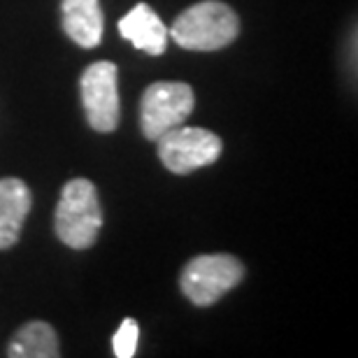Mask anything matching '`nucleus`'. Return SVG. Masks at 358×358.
<instances>
[{
  "label": "nucleus",
  "mask_w": 358,
  "mask_h": 358,
  "mask_svg": "<svg viewBox=\"0 0 358 358\" xmlns=\"http://www.w3.org/2000/svg\"><path fill=\"white\" fill-rule=\"evenodd\" d=\"M240 21L226 3L205 0L189 7L175 19L170 35L179 47L191 52H214L238 38Z\"/></svg>",
  "instance_id": "1"
},
{
  "label": "nucleus",
  "mask_w": 358,
  "mask_h": 358,
  "mask_svg": "<svg viewBox=\"0 0 358 358\" xmlns=\"http://www.w3.org/2000/svg\"><path fill=\"white\" fill-rule=\"evenodd\" d=\"M103 226L98 191L89 179H70L56 207V233L73 249H89Z\"/></svg>",
  "instance_id": "2"
},
{
  "label": "nucleus",
  "mask_w": 358,
  "mask_h": 358,
  "mask_svg": "<svg viewBox=\"0 0 358 358\" xmlns=\"http://www.w3.org/2000/svg\"><path fill=\"white\" fill-rule=\"evenodd\" d=\"M245 277L242 263L231 254H205L196 256L184 268L179 277L184 296L193 305L207 307L214 305L221 296H226L233 286H238Z\"/></svg>",
  "instance_id": "3"
},
{
  "label": "nucleus",
  "mask_w": 358,
  "mask_h": 358,
  "mask_svg": "<svg viewBox=\"0 0 358 358\" xmlns=\"http://www.w3.org/2000/svg\"><path fill=\"white\" fill-rule=\"evenodd\" d=\"M159 159L170 173L189 175L221 156V138L207 128H170L159 140Z\"/></svg>",
  "instance_id": "4"
},
{
  "label": "nucleus",
  "mask_w": 358,
  "mask_h": 358,
  "mask_svg": "<svg viewBox=\"0 0 358 358\" xmlns=\"http://www.w3.org/2000/svg\"><path fill=\"white\" fill-rule=\"evenodd\" d=\"M196 105L193 89L184 82H156L142 96V133L159 140L170 128L182 126Z\"/></svg>",
  "instance_id": "5"
},
{
  "label": "nucleus",
  "mask_w": 358,
  "mask_h": 358,
  "mask_svg": "<svg viewBox=\"0 0 358 358\" xmlns=\"http://www.w3.org/2000/svg\"><path fill=\"white\" fill-rule=\"evenodd\" d=\"M82 100L87 110L89 126L100 133H112L119 126V89L117 66L110 61H98L82 75Z\"/></svg>",
  "instance_id": "6"
},
{
  "label": "nucleus",
  "mask_w": 358,
  "mask_h": 358,
  "mask_svg": "<svg viewBox=\"0 0 358 358\" xmlns=\"http://www.w3.org/2000/svg\"><path fill=\"white\" fill-rule=\"evenodd\" d=\"M31 205V189L21 179H0V249H10L12 245H17Z\"/></svg>",
  "instance_id": "7"
},
{
  "label": "nucleus",
  "mask_w": 358,
  "mask_h": 358,
  "mask_svg": "<svg viewBox=\"0 0 358 358\" xmlns=\"http://www.w3.org/2000/svg\"><path fill=\"white\" fill-rule=\"evenodd\" d=\"M119 31L126 40H131L140 52L159 56L166 52L168 31L152 7L140 3L135 5L124 19L119 21Z\"/></svg>",
  "instance_id": "8"
},
{
  "label": "nucleus",
  "mask_w": 358,
  "mask_h": 358,
  "mask_svg": "<svg viewBox=\"0 0 358 358\" xmlns=\"http://www.w3.org/2000/svg\"><path fill=\"white\" fill-rule=\"evenodd\" d=\"M63 31L80 47H98L103 40L100 0H63Z\"/></svg>",
  "instance_id": "9"
},
{
  "label": "nucleus",
  "mask_w": 358,
  "mask_h": 358,
  "mask_svg": "<svg viewBox=\"0 0 358 358\" xmlns=\"http://www.w3.org/2000/svg\"><path fill=\"white\" fill-rule=\"evenodd\" d=\"M7 354L12 358H56L61 354L56 331L45 321H31L19 328Z\"/></svg>",
  "instance_id": "10"
},
{
  "label": "nucleus",
  "mask_w": 358,
  "mask_h": 358,
  "mask_svg": "<svg viewBox=\"0 0 358 358\" xmlns=\"http://www.w3.org/2000/svg\"><path fill=\"white\" fill-rule=\"evenodd\" d=\"M138 340H140V326H138V321L126 319L124 324L119 326V331L114 333V338H112L114 356H119V358H131V356H135V349H138Z\"/></svg>",
  "instance_id": "11"
}]
</instances>
